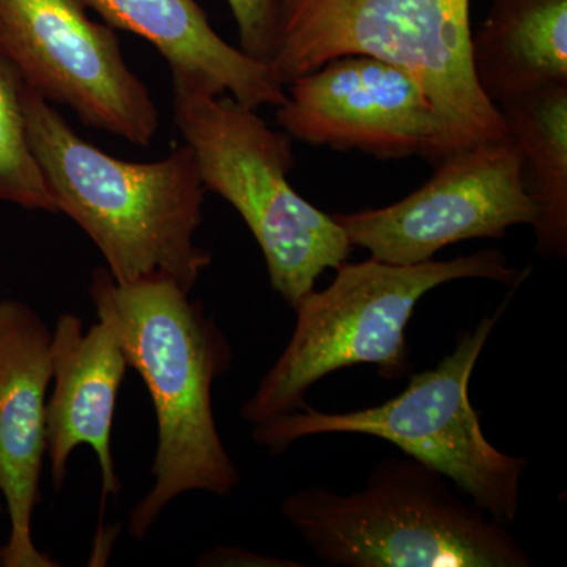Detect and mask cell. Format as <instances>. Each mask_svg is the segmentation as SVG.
I'll return each mask as SVG.
<instances>
[{
    "mask_svg": "<svg viewBox=\"0 0 567 567\" xmlns=\"http://www.w3.org/2000/svg\"><path fill=\"white\" fill-rule=\"evenodd\" d=\"M226 2L237 24L240 50L268 65L274 51L276 0H226Z\"/></svg>",
    "mask_w": 567,
    "mask_h": 567,
    "instance_id": "obj_17",
    "label": "cell"
},
{
    "mask_svg": "<svg viewBox=\"0 0 567 567\" xmlns=\"http://www.w3.org/2000/svg\"><path fill=\"white\" fill-rule=\"evenodd\" d=\"M503 301L475 330L458 334L456 349L434 369L410 377L401 394L385 404L347 413H286L254 424L252 439L282 454L308 436H377L406 456L431 466L503 525L516 520L527 458L509 456L488 442L468 398L473 369L492 331L505 315Z\"/></svg>",
    "mask_w": 567,
    "mask_h": 567,
    "instance_id": "obj_7",
    "label": "cell"
},
{
    "mask_svg": "<svg viewBox=\"0 0 567 567\" xmlns=\"http://www.w3.org/2000/svg\"><path fill=\"white\" fill-rule=\"evenodd\" d=\"M3 503H6V498H3L2 487H0V513H2Z\"/></svg>",
    "mask_w": 567,
    "mask_h": 567,
    "instance_id": "obj_18",
    "label": "cell"
},
{
    "mask_svg": "<svg viewBox=\"0 0 567 567\" xmlns=\"http://www.w3.org/2000/svg\"><path fill=\"white\" fill-rule=\"evenodd\" d=\"M416 458H383L360 492L300 488L281 503L317 557L344 567H529L506 525Z\"/></svg>",
    "mask_w": 567,
    "mask_h": 567,
    "instance_id": "obj_3",
    "label": "cell"
},
{
    "mask_svg": "<svg viewBox=\"0 0 567 567\" xmlns=\"http://www.w3.org/2000/svg\"><path fill=\"white\" fill-rule=\"evenodd\" d=\"M52 394L47 402V456L52 486L62 491L71 454L89 446L102 472V511L122 481L112 456V425L128 361L110 324L84 331L80 317L62 315L51 331Z\"/></svg>",
    "mask_w": 567,
    "mask_h": 567,
    "instance_id": "obj_12",
    "label": "cell"
},
{
    "mask_svg": "<svg viewBox=\"0 0 567 567\" xmlns=\"http://www.w3.org/2000/svg\"><path fill=\"white\" fill-rule=\"evenodd\" d=\"M276 122L305 144L380 159L421 156L436 166L456 152L424 85L372 55H342L295 78Z\"/></svg>",
    "mask_w": 567,
    "mask_h": 567,
    "instance_id": "obj_10",
    "label": "cell"
},
{
    "mask_svg": "<svg viewBox=\"0 0 567 567\" xmlns=\"http://www.w3.org/2000/svg\"><path fill=\"white\" fill-rule=\"evenodd\" d=\"M89 295L147 386L155 412L153 486L128 517L130 536L141 540L178 496H229L240 484L212 404L213 383L233 365V349L203 305L166 276L118 284L100 267Z\"/></svg>",
    "mask_w": 567,
    "mask_h": 567,
    "instance_id": "obj_1",
    "label": "cell"
},
{
    "mask_svg": "<svg viewBox=\"0 0 567 567\" xmlns=\"http://www.w3.org/2000/svg\"><path fill=\"white\" fill-rule=\"evenodd\" d=\"M50 344V327L31 306L0 301V487L10 517L2 567L59 566L32 535L48 450Z\"/></svg>",
    "mask_w": 567,
    "mask_h": 567,
    "instance_id": "obj_11",
    "label": "cell"
},
{
    "mask_svg": "<svg viewBox=\"0 0 567 567\" xmlns=\"http://www.w3.org/2000/svg\"><path fill=\"white\" fill-rule=\"evenodd\" d=\"M420 189L399 203L336 213L350 244L382 262L413 265L472 238H503L518 224L533 226L520 155L509 136L477 142L447 155Z\"/></svg>",
    "mask_w": 567,
    "mask_h": 567,
    "instance_id": "obj_9",
    "label": "cell"
},
{
    "mask_svg": "<svg viewBox=\"0 0 567 567\" xmlns=\"http://www.w3.org/2000/svg\"><path fill=\"white\" fill-rule=\"evenodd\" d=\"M21 81L0 58V203L58 213L25 130Z\"/></svg>",
    "mask_w": 567,
    "mask_h": 567,
    "instance_id": "obj_16",
    "label": "cell"
},
{
    "mask_svg": "<svg viewBox=\"0 0 567 567\" xmlns=\"http://www.w3.org/2000/svg\"><path fill=\"white\" fill-rule=\"evenodd\" d=\"M21 95L29 144L55 210L91 238L114 281L166 276L193 292L212 256L196 244L207 192L192 148L125 162L81 137L24 84Z\"/></svg>",
    "mask_w": 567,
    "mask_h": 567,
    "instance_id": "obj_2",
    "label": "cell"
},
{
    "mask_svg": "<svg viewBox=\"0 0 567 567\" xmlns=\"http://www.w3.org/2000/svg\"><path fill=\"white\" fill-rule=\"evenodd\" d=\"M520 155L524 182L536 208L537 251L567 256V84L548 85L496 104Z\"/></svg>",
    "mask_w": 567,
    "mask_h": 567,
    "instance_id": "obj_15",
    "label": "cell"
},
{
    "mask_svg": "<svg viewBox=\"0 0 567 567\" xmlns=\"http://www.w3.org/2000/svg\"><path fill=\"white\" fill-rule=\"evenodd\" d=\"M322 292L312 290L293 309L292 338L256 393L240 410L241 420L259 424L306 409L305 395L323 377L354 364H375L383 379L412 369L405 328L425 293L461 279H488L517 289L524 271L511 267L498 249H480L451 260L413 265L374 257L336 268Z\"/></svg>",
    "mask_w": 567,
    "mask_h": 567,
    "instance_id": "obj_4",
    "label": "cell"
},
{
    "mask_svg": "<svg viewBox=\"0 0 567 567\" xmlns=\"http://www.w3.org/2000/svg\"><path fill=\"white\" fill-rule=\"evenodd\" d=\"M0 58L22 84L85 126L151 147L159 111L125 58L115 29L81 0H0Z\"/></svg>",
    "mask_w": 567,
    "mask_h": 567,
    "instance_id": "obj_8",
    "label": "cell"
},
{
    "mask_svg": "<svg viewBox=\"0 0 567 567\" xmlns=\"http://www.w3.org/2000/svg\"><path fill=\"white\" fill-rule=\"evenodd\" d=\"M472 31L470 0H276L268 65L284 85L342 55L402 66L424 85L458 151L506 136L473 73Z\"/></svg>",
    "mask_w": 567,
    "mask_h": 567,
    "instance_id": "obj_5",
    "label": "cell"
},
{
    "mask_svg": "<svg viewBox=\"0 0 567 567\" xmlns=\"http://www.w3.org/2000/svg\"><path fill=\"white\" fill-rule=\"evenodd\" d=\"M117 31L151 43L171 74L197 82L259 111L278 107L287 85L267 63L257 61L216 33L196 0H81Z\"/></svg>",
    "mask_w": 567,
    "mask_h": 567,
    "instance_id": "obj_13",
    "label": "cell"
},
{
    "mask_svg": "<svg viewBox=\"0 0 567 567\" xmlns=\"http://www.w3.org/2000/svg\"><path fill=\"white\" fill-rule=\"evenodd\" d=\"M481 92L499 104L567 84V0H492L470 39Z\"/></svg>",
    "mask_w": 567,
    "mask_h": 567,
    "instance_id": "obj_14",
    "label": "cell"
},
{
    "mask_svg": "<svg viewBox=\"0 0 567 567\" xmlns=\"http://www.w3.org/2000/svg\"><path fill=\"white\" fill-rule=\"evenodd\" d=\"M175 125L192 148L205 192L241 216L262 249L271 289L290 308L338 268L353 246L341 224L290 185V137L227 93L173 78Z\"/></svg>",
    "mask_w": 567,
    "mask_h": 567,
    "instance_id": "obj_6",
    "label": "cell"
}]
</instances>
